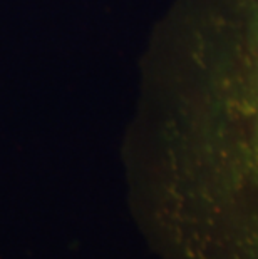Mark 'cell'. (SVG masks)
I'll list each match as a JSON object with an SVG mask.
<instances>
[{"mask_svg": "<svg viewBox=\"0 0 258 259\" xmlns=\"http://www.w3.org/2000/svg\"><path fill=\"white\" fill-rule=\"evenodd\" d=\"M164 187L142 224L156 259H258V109L201 139Z\"/></svg>", "mask_w": 258, "mask_h": 259, "instance_id": "cell-1", "label": "cell"}]
</instances>
